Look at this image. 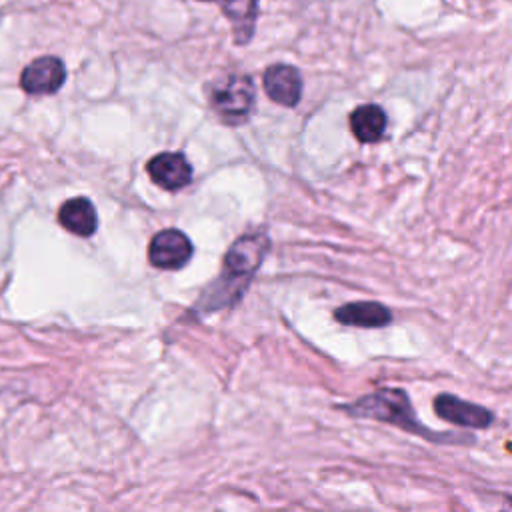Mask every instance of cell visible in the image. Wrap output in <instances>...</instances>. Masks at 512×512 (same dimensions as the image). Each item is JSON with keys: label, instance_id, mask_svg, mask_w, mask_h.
<instances>
[{"label": "cell", "instance_id": "4", "mask_svg": "<svg viewBox=\"0 0 512 512\" xmlns=\"http://www.w3.org/2000/svg\"><path fill=\"white\" fill-rule=\"evenodd\" d=\"M192 252L194 246L184 232L176 228H166L152 236L148 246V260L160 270H178L188 264Z\"/></svg>", "mask_w": 512, "mask_h": 512}, {"label": "cell", "instance_id": "12", "mask_svg": "<svg viewBox=\"0 0 512 512\" xmlns=\"http://www.w3.org/2000/svg\"><path fill=\"white\" fill-rule=\"evenodd\" d=\"M350 128L360 142H376L386 130V114L378 104H362L352 110Z\"/></svg>", "mask_w": 512, "mask_h": 512}, {"label": "cell", "instance_id": "9", "mask_svg": "<svg viewBox=\"0 0 512 512\" xmlns=\"http://www.w3.org/2000/svg\"><path fill=\"white\" fill-rule=\"evenodd\" d=\"M334 318L344 326L382 328L392 322L390 310L380 302H350L334 310Z\"/></svg>", "mask_w": 512, "mask_h": 512}, {"label": "cell", "instance_id": "7", "mask_svg": "<svg viewBox=\"0 0 512 512\" xmlns=\"http://www.w3.org/2000/svg\"><path fill=\"white\" fill-rule=\"evenodd\" d=\"M434 412L458 426H466V428H488L494 420V414L480 406V404H472L466 402L458 396L452 394H440L434 398Z\"/></svg>", "mask_w": 512, "mask_h": 512}, {"label": "cell", "instance_id": "6", "mask_svg": "<svg viewBox=\"0 0 512 512\" xmlns=\"http://www.w3.org/2000/svg\"><path fill=\"white\" fill-rule=\"evenodd\" d=\"M146 172L154 184L164 190H180L192 182V166L182 152H160L146 164Z\"/></svg>", "mask_w": 512, "mask_h": 512}, {"label": "cell", "instance_id": "5", "mask_svg": "<svg viewBox=\"0 0 512 512\" xmlns=\"http://www.w3.org/2000/svg\"><path fill=\"white\" fill-rule=\"evenodd\" d=\"M66 80L64 62L58 56H40L20 74V88L26 94H54Z\"/></svg>", "mask_w": 512, "mask_h": 512}, {"label": "cell", "instance_id": "1", "mask_svg": "<svg viewBox=\"0 0 512 512\" xmlns=\"http://www.w3.org/2000/svg\"><path fill=\"white\" fill-rule=\"evenodd\" d=\"M270 240L266 232H252L240 236L226 252L220 276L206 286L196 302V312L208 314L226 306H232L246 292L252 276L262 264Z\"/></svg>", "mask_w": 512, "mask_h": 512}, {"label": "cell", "instance_id": "11", "mask_svg": "<svg viewBox=\"0 0 512 512\" xmlns=\"http://www.w3.org/2000/svg\"><path fill=\"white\" fill-rule=\"evenodd\" d=\"M220 4L222 14L232 24L236 44L250 42L258 16V0H214Z\"/></svg>", "mask_w": 512, "mask_h": 512}, {"label": "cell", "instance_id": "13", "mask_svg": "<svg viewBox=\"0 0 512 512\" xmlns=\"http://www.w3.org/2000/svg\"><path fill=\"white\" fill-rule=\"evenodd\" d=\"M204 2H214V0H204Z\"/></svg>", "mask_w": 512, "mask_h": 512}, {"label": "cell", "instance_id": "10", "mask_svg": "<svg viewBox=\"0 0 512 512\" xmlns=\"http://www.w3.org/2000/svg\"><path fill=\"white\" fill-rule=\"evenodd\" d=\"M58 222L72 234L88 238L96 232L98 228V214L94 204L84 198V196H76L66 200L60 210H58Z\"/></svg>", "mask_w": 512, "mask_h": 512}, {"label": "cell", "instance_id": "3", "mask_svg": "<svg viewBox=\"0 0 512 512\" xmlns=\"http://www.w3.org/2000/svg\"><path fill=\"white\" fill-rule=\"evenodd\" d=\"M254 82L246 74H228L208 86L212 110L228 124L244 122L254 106Z\"/></svg>", "mask_w": 512, "mask_h": 512}, {"label": "cell", "instance_id": "8", "mask_svg": "<svg viewBox=\"0 0 512 512\" xmlns=\"http://www.w3.org/2000/svg\"><path fill=\"white\" fill-rule=\"evenodd\" d=\"M264 90L270 100L282 106H296L302 96V76L290 64H272L266 68L264 76Z\"/></svg>", "mask_w": 512, "mask_h": 512}, {"label": "cell", "instance_id": "2", "mask_svg": "<svg viewBox=\"0 0 512 512\" xmlns=\"http://www.w3.org/2000/svg\"><path fill=\"white\" fill-rule=\"evenodd\" d=\"M344 410L352 416L360 418H376L388 424H394L406 432L424 436L426 440L432 442H464L470 444L474 442L472 436H454V434H436L434 430L426 428L418 418L416 412L412 410L410 398L406 396L404 390L400 388H380L372 394H366L352 404L344 406Z\"/></svg>", "mask_w": 512, "mask_h": 512}]
</instances>
